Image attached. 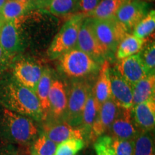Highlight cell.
<instances>
[{"instance_id": "1", "label": "cell", "mask_w": 155, "mask_h": 155, "mask_svg": "<svg viewBox=\"0 0 155 155\" xmlns=\"http://www.w3.org/2000/svg\"><path fill=\"white\" fill-rule=\"evenodd\" d=\"M0 106L32 119L43 120L35 93L22 86L13 76L0 81Z\"/></svg>"}, {"instance_id": "2", "label": "cell", "mask_w": 155, "mask_h": 155, "mask_svg": "<svg viewBox=\"0 0 155 155\" xmlns=\"http://www.w3.org/2000/svg\"><path fill=\"white\" fill-rule=\"evenodd\" d=\"M38 134V127L31 118L0 106V141L25 147L33 143Z\"/></svg>"}, {"instance_id": "3", "label": "cell", "mask_w": 155, "mask_h": 155, "mask_svg": "<svg viewBox=\"0 0 155 155\" xmlns=\"http://www.w3.org/2000/svg\"><path fill=\"white\" fill-rule=\"evenodd\" d=\"M90 19L95 35L108 55L115 53L120 42L129 32L118 22L116 17Z\"/></svg>"}, {"instance_id": "4", "label": "cell", "mask_w": 155, "mask_h": 155, "mask_svg": "<svg viewBox=\"0 0 155 155\" xmlns=\"http://www.w3.org/2000/svg\"><path fill=\"white\" fill-rule=\"evenodd\" d=\"M86 15L78 13L71 17L62 27L48 49V56L51 59L60 58L62 55L75 48L78 32Z\"/></svg>"}, {"instance_id": "5", "label": "cell", "mask_w": 155, "mask_h": 155, "mask_svg": "<svg viewBox=\"0 0 155 155\" xmlns=\"http://www.w3.org/2000/svg\"><path fill=\"white\" fill-rule=\"evenodd\" d=\"M59 63L62 71L67 76L74 78L87 76L99 68L98 62L75 48L62 55Z\"/></svg>"}, {"instance_id": "6", "label": "cell", "mask_w": 155, "mask_h": 155, "mask_svg": "<svg viewBox=\"0 0 155 155\" xmlns=\"http://www.w3.org/2000/svg\"><path fill=\"white\" fill-rule=\"evenodd\" d=\"M91 90L90 86L83 81L74 82L71 87L65 116L67 123L73 127L81 125L83 108Z\"/></svg>"}, {"instance_id": "7", "label": "cell", "mask_w": 155, "mask_h": 155, "mask_svg": "<svg viewBox=\"0 0 155 155\" xmlns=\"http://www.w3.org/2000/svg\"><path fill=\"white\" fill-rule=\"evenodd\" d=\"M75 48L84 52L98 63L106 60L108 55L95 35L90 17H86L81 25Z\"/></svg>"}, {"instance_id": "8", "label": "cell", "mask_w": 155, "mask_h": 155, "mask_svg": "<svg viewBox=\"0 0 155 155\" xmlns=\"http://www.w3.org/2000/svg\"><path fill=\"white\" fill-rule=\"evenodd\" d=\"M22 17L6 21L0 28V47L9 58L16 55L22 48L20 30L24 21Z\"/></svg>"}, {"instance_id": "9", "label": "cell", "mask_w": 155, "mask_h": 155, "mask_svg": "<svg viewBox=\"0 0 155 155\" xmlns=\"http://www.w3.org/2000/svg\"><path fill=\"white\" fill-rule=\"evenodd\" d=\"M148 7L147 3L142 0H129L120 7L115 17L129 32L146 16Z\"/></svg>"}, {"instance_id": "10", "label": "cell", "mask_w": 155, "mask_h": 155, "mask_svg": "<svg viewBox=\"0 0 155 155\" xmlns=\"http://www.w3.org/2000/svg\"><path fill=\"white\" fill-rule=\"evenodd\" d=\"M114 68L131 86L149 75L140 53L119 60Z\"/></svg>"}, {"instance_id": "11", "label": "cell", "mask_w": 155, "mask_h": 155, "mask_svg": "<svg viewBox=\"0 0 155 155\" xmlns=\"http://www.w3.org/2000/svg\"><path fill=\"white\" fill-rule=\"evenodd\" d=\"M42 73L39 64L29 60H20L14 65L12 76L22 86L35 92Z\"/></svg>"}, {"instance_id": "12", "label": "cell", "mask_w": 155, "mask_h": 155, "mask_svg": "<svg viewBox=\"0 0 155 155\" xmlns=\"http://www.w3.org/2000/svg\"><path fill=\"white\" fill-rule=\"evenodd\" d=\"M111 98L119 108H131L133 96L131 86L121 76L115 68H110Z\"/></svg>"}, {"instance_id": "13", "label": "cell", "mask_w": 155, "mask_h": 155, "mask_svg": "<svg viewBox=\"0 0 155 155\" xmlns=\"http://www.w3.org/2000/svg\"><path fill=\"white\" fill-rule=\"evenodd\" d=\"M109 128L113 139L134 140L138 134L131 116V108H119V113Z\"/></svg>"}, {"instance_id": "14", "label": "cell", "mask_w": 155, "mask_h": 155, "mask_svg": "<svg viewBox=\"0 0 155 155\" xmlns=\"http://www.w3.org/2000/svg\"><path fill=\"white\" fill-rule=\"evenodd\" d=\"M119 108L111 98L106 101L101 106L96 119L93 124L89 139L94 141L96 140L109 129L119 113Z\"/></svg>"}, {"instance_id": "15", "label": "cell", "mask_w": 155, "mask_h": 155, "mask_svg": "<svg viewBox=\"0 0 155 155\" xmlns=\"http://www.w3.org/2000/svg\"><path fill=\"white\" fill-rule=\"evenodd\" d=\"M134 125L141 131H152L155 125V98L136 104L131 108Z\"/></svg>"}, {"instance_id": "16", "label": "cell", "mask_w": 155, "mask_h": 155, "mask_svg": "<svg viewBox=\"0 0 155 155\" xmlns=\"http://www.w3.org/2000/svg\"><path fill=\"white\" fill-rule=\"evenodd\" d=\"M44 131L45 134L57 144L68 139H84V134L80 128L73 127L67 122L46 125Z\"/></svg>"}, {"instance_id": "17", "label": "cell", "mask_w": 155, "mask_h": 155, "mask_svg": "<svg viewBox=\"0 0 155 155\" xmlns=\"http://www.w3.org/2000/svg\"><path fill=\"white\" fill-rule=\"evenodd\" d=\"M50 111L55 119H59L65 114L68 96L65 86L61 81H52L49 93Z\"/></svg>"}, {"instance_id": "18", "label": "cell", "mask_w": 155, "mask_h": 155, "mask_svg": "<svg viewBox=\"0 0 155 155\" xmlns=\"http://www.w3.org/2000/svg\"><path fill=\"white\" fill-rule=\"evenodd\" d=\"M110 63L108 60H104L99 69V74L95 87L93 88L95 98L98 105L101 106L111 98V82H110Z\"/></svg>"}, {"instance_id": "19", "label": "cell", "mask_w": 155, "mask_h": 155, "mask_svg": "<svg viewBox=\"0 0 155 155\" xmlns=\"http://www.w3.org/2000/svg\"><path fill=\"white\" fill-rule=\"evenodd\" d=\"M133 106L152 98L155 94V75H147L131 86Z\"/></svg>"}, {"instance_id": "20", "label": "cell", "mask_w": 155, "mask_h": 155, "mask_svg": "<svg viewBox=\"0 0 155 155\" xmlns=\"http://www.w3.org/2000/svg\"><path fill=\"white\" fill-rule=\"evenodd\" d=\"M99 109L100 107L95 98L93 89H91L87 97L86 104L83 108L81 122V126L82 127L80 128L82 130L83 134L88 137V138L93 124L96 119L97 114H98Z\"/></svg>"}, {"instance_id": "21", "label": "cell", "mask_w": 155, "mask_h": 155, "mask_svg": "<svg viewBox=\"0 0 155 155\" xmlns=\"http://www.w3.org/2000/svg\"><path fill=\"white\" fill-rule=\"evenodd\" d=\"M51 73L48 69L42 71V75L37 86L35 94L38 97L40 108H41L43 120L47 119L50 111L49 93L52 83Z\"/></svg>"}, {"instance_id": "22", "label": "cell", "mask_w": 155, "mask_h": 155, "mask_svg": "<svg viewBox=\"0 0 155 155\" xmlns=\"http://www.w3.org/2000/svg\"><path fill=\"white\" fill-rule=\"evenodd\" d=\"M35 5L31 0H7L2 8V16L5 21L22 17Z\"/></svg>"}, {"instance_id": "23", "label": "cell", "mask_w": 155, "mask_h": 155, "mask_svg": "<svg viewBox=\"0 0 155 155\" xmlns=\"http://www.w3.org/2000/svg\"><path fill=\"white\" fill-rule=\"evenodd\" d=\"M144 44V40L139 39L134 35L128 34L120 42L116 50V57L119 60L139 53Z\"/></svg>"}, {"instance_id": "24", "label": "cell", "mask_w": 155, "mask_h": 155, "mask_svg": "<svg viewBox=\"0 0 155 155\" xmlns=\"http://www.w3.org/2000/svg\"><path fill=\"white\" fill-rule=\"evenodd\" d=\"M129 0H103L86 17L104 19L115 17L117 11Z\"/></svg>"}, {"instance_id": "25", "label": "cell", "mask_w": 155, "mask_h": 155, "mask_svg": "<svg viewBox=\"0 0 155 155\" xmlns=\"http://www.w3.org/2000/svg\"><path fill=\"white\" fill-rule=\"evenodd\" d=\"M134 155H154V143L149 131L138 134L134 140Z\"/></svg>"}, {"instance_id": "26", "label": "cell", "mask_w": 155, "mask_h": 155, "mask_svg": "<svg viewBox=\"0 0 155 155\" xmlns=\"http://www.w3.org/2000/svg\"><path fill=\"white\" fill-rule=\"evenodd\" d=\"M58 144L45 134L33 141L31 149L32 155H55Z\"/></svg>"}, {"instance_id": "27", "label": "cell", "mask_w": 155, "mask_h": 155, "mask_svg": "<svg viewBox=\"0 0 155 155\" xmlns=\"http://www.w3.org/2000/svg\"><path fill=\"white\" fill-rule=\"evenodd\" d=\"M76 5V0H49L45 9L55 16H64L73 12Z\"/></svg>"}, {"instance_id": "28", "label": "cell", "mask_w": 155, "mask_h": 155, "mask_svg": "<svg viewBox=\"0 0 155 155\" xmlns=\"http://www.w3.org/2000/svg\"><path fill=\"white\" fill-rule=\"evenodd\" d=\"M155 28V12L151 10L134 28V35L139 39L145 38L154 32Z\"/></svg>"}, {"instance_id": "29", "label": "cell", "mask_w": 155, "mask_h": 155, "mask_svg": "<svg viewBox=\"0 0 155 155\" xmlns=\"http://www.w3.org/2000/svg\"><path fill=\"white\" fill-rule=\"evenodd\" d=\"M84 147L83 139H68L58 144L55 155H76Z\"/></svg>"}, {"instance_id": "30", "label": "cell", "mask_w": 155, "mask_h": 155, "mask_svg": "<svg viewBox=\"0 0 155 155\" xmlns=\"http://www.w3.org/2000/svg\"><path fill=\"white\" fill-rule=\"evenodd\" d=\"M141 60L149 75H154L155 72V44L152 42L147 44L140 53Z\"/></svg>"}, {"instance_id": "31", "label": "cell", "mask_w": 155, "mask_h": 155, "mask_svg": "<svg viewBox=\"0 0 155 155\" xmlns=\"http://www.w3.org/2000/svg\"><path fill=\"white\" fill-rule=\"evenodd\" d=\"M113 138L108 135H101L96 139L94 144L96 155H116L112 147Z\"/></svg>"}, {"instance_id": "32", "label": "cell", "mask_w": 155, "mask_h": 155, "mask_svg": "<svg viewBox=\"0 0 155 155\" xmlns=\"http://www.w3.org/2000/svg\"><path fill=\"white\" fill-rule=\"evenodd\" d=\"M112 147L116 155H134V140L113 139Z\"/></svg>"}, {"instance_id": "33", "label": "cell", "mask_w": 155, "mask_h": 155, "mask_svg": "<svg viewBox=\"0 0 155 155\" xmlns=\"http://www.w3.org/2000/svg\"><path fill=\"white\" fill-rule=\"evenodd\" d=\"M103 0H79V7L83 14L86 15L90 13L93 9L96 7V6Z\"/></svg>"}, {"instance_id": "34", "label": "cell", "mask_w": 155, "mask_h": 155, "mask_svg": "<svg viewBox=\"0 0 155 155\" xmlns=\"http://www.w3.org/2000/svg\"><path fill=\"white\" fill-rule=\"evenodd\" d=\"M0 155H16L12 145L0 141Z\"/></svg>"}, {"instance_id": "35", "label": "cell", "mask_w": 155, "mask_h": 155, "mask_svg": "<svg viewBox=\"0 0 155 155\" xmlns=\"http://www.w3.org/2000/svg\"><path fill=\"white\" fill-rule=\"evenodd\" d=\"M9 58L6 55V53L0 47V74L3 72V71L7 66Z\"/></svg>"}, {"instance_id": "36", "label": "cell", "mask_w": 155, "mask_h": 155, "mask_svg": "<svg viewBox=\"0 0 155 155\" xmlns=\"http://www.w3.org/2000/svg\"><path fill=\"white\" fill-rule=\"evenodd\" d=\"M48 1H49V0H37V3L35 5L43 6V5H45Z\"/></svg>"}, {"instance_id": "37", "label": "cell", "mask_w": 155, "mask_h": 155, "mask_svg": "<svg viewBox=\"0 0 155 155\" xmlns=\"http://www.w3.org/2000/svg\"><path fill=\"white\" fill-rule=\"evenodd\" d=\"M7 1V0H0V11H1L2 8L4 5H5V2Z\"/></svg>"}]
</instances>
